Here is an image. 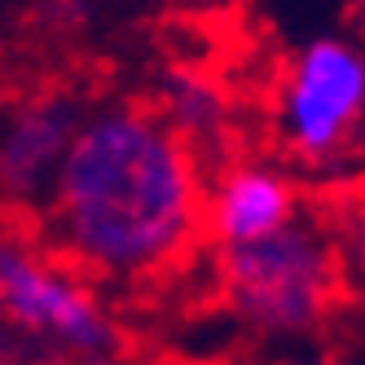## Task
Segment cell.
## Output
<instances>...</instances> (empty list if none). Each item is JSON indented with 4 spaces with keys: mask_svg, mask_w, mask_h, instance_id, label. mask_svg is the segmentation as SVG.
Masks as SVG:
<instances>
[{
    "mask_svg": "<svg viewBox=\"0 0 365 365\" xmlns=\"http://www.w3.org/2000/svg\"><path fill=\"white\" fill-rule=\"evenodd\" d=\"M286 365H330L326 356H299V361H286Z\"/></svg>",
    "mask_w": 365,
    "mask_h": 365,
    "instance_id": "9c48e42d",
    "label": "cell"
},
{
    "mask_svg": "<svg viewBox=\"0 0 365 365\" xmlns=\"http://www.w3.org/2000/svg\"><path fill=\"white\" fill-rule=\"evenodd\" d=\"M202 207L198 150L141 106L84 115L48 198L66 259L119 282L176 264L202 229Z\"/></svg>",
    "mask_w": 365,
    "mask_h": 365,
    "instance_id": "6da1fadb",
    "label": "cell"
},
{
    "mask_svg": "<svg viewBox=\"0 0 365 365\" xmlns=\"http://www.w3.org/2000/svg\"><path fill=\"white\" fill-rule=\"evenodd\" d=\"M334 238H339V251H344L348 282L365 295V190H356L334 212Z\"/></svg>",
    "mask_w": 365,
    "mask_h": 365,
    "instance_id": "ba28073f",
    "label": "cell"
},
{
    "mask_svg": "<svg viewBox=\"0 0 365 365\" xmlns=\"http://www.w3.org/2000/svg\"><path fill=\"white\" fill-rule=\"evenodd\" d=\"M84 110L71 97L27 101L0 133V194L14 202H48L71 154Z\"/></svg>",
    "mask_w": 365,
    "mask_h": 365,
    "instance_id": "8992f818",
    "label": "cell"
},
{
    "mask_svg": "<svg viewBox=\"0 0 365 365\" xmlns=\"http://www.w3.org/2000/svg\"><path fill=\"white\" fill-rule=\"evenodd\" d=\"M344 273L334 225L295 216L273 238L220 255V286L229 308L264 334H304L334 304Z\"/></svg>",
    "mask_w": 365,
    "mask_h": 365,
    "instance_id": "7a4b0ae2",
    "label": "cell"
},
{
    "mask_svg": "<svg viewBox=\"0 0 365 365\" xmlns=\"http://www.w3.org/2000/svg\"><path fill=\"white\" fill-rule=\"evenodd\" d=\"M159 110L180 137H185L194 150L212 145L225 123H229V97L225 88L198 66H172L159 80Z\"/></svg>",
    "mask_w": 365,
    "mask_h": 365,
    "instance_id": "52a82bcc",
    "label": "cell"
},
{
    "mask_svg": "<svg viewBox=\"0 0 365 365\" xmlns=\"http://www.w3.org/2000/svg\"><path fill=\"white\" fill-rule=\"evenodd\" d=\"M0 312L9 326L62 344L88 361H106L119 344L106 308L88 286L14 238H0Z\"/></svg>",
    "mask_w": 365,
    "mask_h": 365,
    "instance_id": "277c9868",
    "label": "cell"
},
{
    "mask_svg": "<svg viewBox=\"0 0 365 365\" xmlns=\"http://www.w3.org/2000/svg\"><path fill=\"white\" fill-rule=\"evenodd\" d=\"M299 216V190L295 180L273 163H229L207 180V207H202V233L220 251L251 247L259 238H273Z\"/></svg>",
    "mask_w": 365,
    "mask_h": 365,
    "instance_id": "5b68a950",
    "label": "cell"
},
{
    "mask_svg": "<svg viewBox=\"0 0 365 365\" xmlns=\"http://www.w3.org/2000/svg\"><path fill=\"white\" fill-rule=\"evenodd\" d=\"M365 123V44L317 36L286 62L273 101L277 141L304 163H330Z\"/></svg>",
    "mask_w": 365,
    "mask_h": 365,
    "instance_id": "3957f363",
    "label": "cell"
}]
</instances>
